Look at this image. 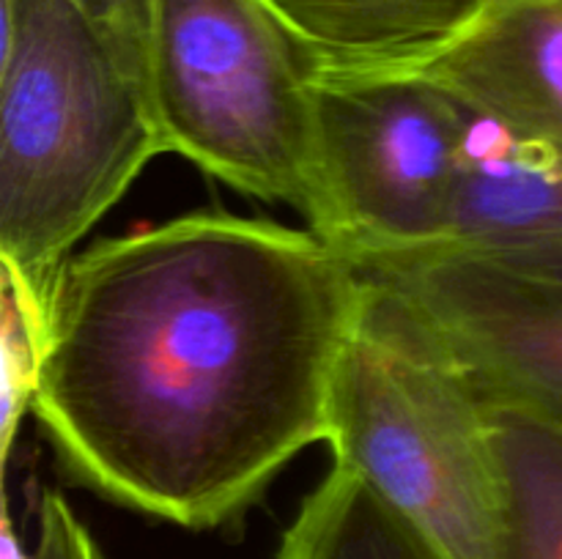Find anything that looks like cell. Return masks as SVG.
Masks as SVG:
<instances>
[{
    "label": "cell",
    "instance_id": "14",
    "mask_svg": "<svg viewBox=\"0 0 562 559\" xmlns=\"http://www.w3.org/2000/svg\"><path fill=\"white\" fill-rule=\"evenodd\" d=\"M3 551L5 559H104L102 548L86 529L75 510L60 493H44L38 504L36 546L31 554L16 546L11 518H3Z\"/></svg>",
    "mask_w": 562,
    "mask_h": 559
},
{
    "label": "cell",
    "instance_id": "13",
    "mask_svg": "<svg viewBox=\"0 0 562 559\" xmlns=\"http://www.w3.org/2000/svg\"><path fill=\"white\" fill-rule=\"evenodd\" d=\"M75 3L148 91V53H151L159 0H75Z\"/></svg>",
    "mask_w": 562,
    "mask_h": 559
},
{
    "label": "cell",
    "instance_id": "11",
    "mask_svg": "<svg viewBox=\"0 0 562 559\" xmlns=\"http://www.w3.org/2000/svg\"><path fill=\"white\" fill-rule=\"evenodd\" d=\"M508 559H562V425L492 409Z\"/></svg>",
    "mask_w": 562,
    "mask_h": 559
},
{
    "label": "cell",
    "instance_id": "10",
    "mask_svg": "<svg viewBox=\"0 0 562 559\" xmlns=\"http://www.w3.org/2000/svg\"><path fill=\"white\" fill-rule=\"evenodd\" d=\"M272 559H434L357 471L335 464L296 510Z\"/></svg>",
    "mask_w": 562,
    "mask_h": 559
},
{
    "label": "cell",
    "instance_id": "7",
    "mask_svg": "<svg viewBox=\"0 0 562 559\" xmlns=\"http://www.w3.org/2000/svg\"><path fill=\"white\" fill-rule=\"evenodd\" d=\"M514 135H562V0H494L442 49L404 69Z\"/></svg>",
    "mask_w": 562,
    "mask_h": 559
},
{
    "label": "cell",
    "instance_id": "8",
    "mask_svg": "<svg viewBox=\"0 0 562 559\" xmlns=\"http://www.w3.org/2000/svg\"><path fill=\"white\" fill-rule=\"evenodd\" d=\"M439 241L562 244V135H514L472 115Z\"/></svg>",
    "mask_w": 562,
    "mask_h": 559
},
{
    "label": "cell",
    "instance_id": "6",
    "mask_svg": "<svg viewBox=\"0 0 562 559\" xmlns=\"http://www.w3.org/2000/svg\"><path fill=\"white\" fill-rule=\"evenodd\" d=\"M349 261L488 409L562 425V244L431 241Z\"/></svg>",
    "mask_w": 562,
    "mask_h": 559
},
{
    "label": "cell",
    "instance_id": "4",
    "mask_svg": "<svg viewBox=\"0 0 562 559\" xmlns=\"http://www.w3.org/2000/svg\"><path fill=\"white\" fill-rule=\"evenodd\" d=\"M316 64L263 0H159L148 102L165 153L311 219Z\"/></svg>",
    "mask_w": 562,
    "mask_h": 559
},
{
    "label": "cell",
    "instance_id": "5",
    "mask_svg": "<svg viewBox=\"0 0 562 559\" xmlns=\"http://www.w3.org/2000/svg\"><path fill=\"white\" fill-rule=\"evenodd\" d=\"M470 126L415 71L316 69L311 230L346 258L445 239Z\"/></svg>",
    "mask_w": 562,
    "mask_h": 559
},
{
    "label": "cell",
    "instance_id": "9",
    "mask_svg": "<svg viewBox=\"0 0 562 559\" xmlns=\"http://www.w3.org/2000/svg\"><path fill=\"white\" fill-rule=\"evenodd\" d=\"M316 69H404L453 42L494 0H263Z\"/></svg>",
    "mask_w": 562,
    "mask_h": 559
},
{
    "label": "cell",
    "instance_id": "1",
    "mask_svg": "<svg viewBox=\"0 0 562 559\" xmlns=\"http://www.w3.org/2000/svg\"><path fill=\"white\" fill-rule=\"evenodd\" d=\"M360 269L316 230L187 214L71 255L44 340L38 422L110 502L214 529L327 442Z\"/></svg>",
    "mask_w": 562,
    "mask_h": 559
},
{
    "label": "cell",
    "instance_id": "2",
    "mask_svg": "<svg viewBox=\"0 0 562 559\" xmlns=\"http://www.w3.org/2000/svg\"><path fill=\"white\" fill-rule=\"evenodd\" d=\"M159 153L146 85L75 0H0V272L44 323L75 247Z\"/></svg>",
    "mask_w": 562,
    "mask_h": 559
},
{
    "label": "cell",
    "instance_id": "12",
    "mask_svg": "<svg viewBox=\"0 0 562 559\" xmlns=\"http://www.w3.org/2000/svg\"><path fill=\"white\" fill-rule=\"evenodd\" d=\"M47 323L20 285L0 272V453L11 455L22 417L33 409L42 381Z\"/></svg>",
    "mask_w": 562,
    "mask_h": 559
},
{
    "label": "cell",
    "instance_id": "3",
    "mask_svg": "<svg viewBox=\"0 0 562 559\" xmlns=\"http://www.w3.org/2000/svg\"><path fill=\"white\" fill-rule=\"evenodd\" d=\"M327 444L335 464L379 491L434 559H508L492 409L368 280L335 373Z\"/></svg>",
    "mask_w": 562,
    "mask_h": 559
}]
</instances>
